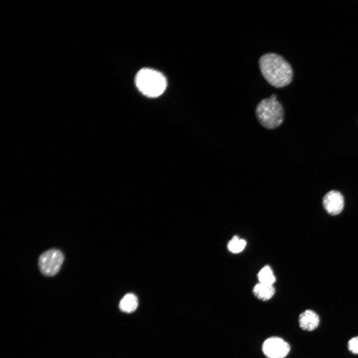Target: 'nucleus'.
Returning a JSON list of instances; mask_svg holds the SVG:
<instances>
[{
  "mask_svg": "<svg viewBox=\"0 0 358 358\" xmlns=\"http://www.w3.org/2000/svg\"><path fill=\"white\" fill-rule=\"evenodd\" d=\"M258 278L259 282L273 285L275 277L270 267L268 266L264 267L259 272Z\"/></svg>",
  "mask_w": 358,
  "mask_h": 358,
  "instance_id": "nucleus-10",
  "label": "nucleus"
},
{
  "mask_svg": "<svg viewBox=\"0 0 358 358\" xmlns=\"http://www.w3.org/2000/svg\"><path fill=\"white\" fill-rule=\"evenodd\" d=\"M246 245L244 239H240L237 236H234L228 244V250L233 253H238L242 251Z\"/></svg>",
  "mask_w": 358,
  "mask_h": 358,
  "instance_id": "nucleus-11",
  "label": "nucleus"
},
{
  "mask_svg": "<svg viewBox=\"0 0 358 358\" xmlns=\"http://www.w3.org/2000/svg\"><path fill=\"white\" fill-rule=\"evenodd\" d=\"M136 85L145 95L156 97L162 94L167 87V81L160 72L150 68L140 70L135 78Z\"/></svg>",
  "mask_w": 358,
  "mask_h": 358,
  "instance_id": "nucleus-3",
  "label": "nucleus"
},
{
  "mask_svg": "<svg viewBox=\"0 0 358 358\" xmlns=\"http://www.w3.org/2000/svg\"><path fill=\"white\" fill-rule=\"evenodd\" d=\"M138 301L136 296L133 293L125 295L119 302L120 309L125 313L134 312L137 308Z\"/></svg>",
  "mask_w": 358,
  "mask_h": 358,
  "instance_id": "nucleus-9",
  "label": "nucleus"
},
{
  "mask_svg": "<svg viewBox=\"0 0 358 358\" xmlns=\"http://www.w3.org/2000/svg\"><path fill=\"white\" fill-rule=\"evenodd\" d=\"M254 295L262 301H268L271 299L275 293L273 285L258 283L253 289Z\"/></svg>",
  "mask_w": 358,
  "mask_h": 358,
  "instance_id": "nucleus-8",
  "label": "nucleus"
},
{
  "mask_svg": "<svg viewBox=\"0 0 358 358\" xmlns=\"http://www.w3.org/2000/svg\"><path fill=\"white\" fill-rule=\"evenodd\" d=\"M319 316L311 310H306L301 313L299 317L300 327L306 331H313L316 329L319 324Z\"/></svg>",
  "mask_w": 358,
  "mask_h": 358,
  "instance_id": "nucleus-7",
  "label": "nucleus"
},
{
  "mask_svg": "<svg viewBox=\"0 0 358 358\" xmlns=\"http://www.w3.org/2000/svg\"><path fill=\"white\" fill-rule=\"evenodd\" d=\"M349 351L355 354H358V336L352 338L348 344Z\"/></svg>",
  "mask_w": 358,
  "mask_h": 358,
  "instance_id": "nucleus-12",
  "label": "nucleus"
},
{
  "mask_svg": "<svg viewBox=\"0 0 358 358\" xmlns=\"http://www.w3.org/2000/svg\"><path fill=\"white\" fill-rule=\"evenodd\" d=\"M259 63L263 76L271 86L282 88L291 82L292 69L281 56L274 53H266L260 57Z\"/></svg>",
  "mask_w": 358,
  "mask_h": 358,
  "instance_id": "nucleus-1",
  "label": "nucleus"
},
{
  "mask_svg": "<svg viewBox=\"0 0 358 358\" xmlns=\"http://www.w3.org/2000/svg\"><path fill=\"white\" fill-rule=\"evenodd\" d=\"M289 345L282 339L273 337L264 342L262 350L268 358H284L290 351Z\"/></svg>",
  "mask_w": 358,
  "mask_h": 358,
  "instance_id": "nucleus-5",
  "label": "nucleus"
},
{
  "mask_svg": "<svg viewBox=\"0 0 358 358\" xmlns=\"http://www.w3.org/2000/svg\"><path fill=\"white\" fill-rule=\"evenodd\" d=\"M64 261V255L59 250L53 249L43 253L38 259V267L45 275L52 276L60 270Z\"/></svg>",
  "mask_w": 358,
  "mask_h": 358,
  "instance_id": "nucleus-4",
  "label": "nucleus"
},
{
  "mask_svg": "<svg viewBox=\"0 0 358 358\" xmlns=\"http://www.w3.org/2000/svg\"><path fill=\"white\" fill-rule=\"evenodd\" d=\"M323 205L329 214L332 215H338L343 209L344 197L342 193L337 190H330L323 197Z\"/></svg>",
  "mask_w": 358,
  "mask_h": 358,
  "instance_id": "nucleus-6",
  "label": "nucleus"
},
{
  "mask_svg": "<svg viewBox=\"0 0 358 358\" xmlns=\"http://www.w3.org/2000/svg\"><path fill=\"white\" fill-rule=\"evenodd\" d=\"M256 115L260 123L268 129H273L282 123L284 109L277 100L275 94L262 99L256 108Z\"/></svg>",
  "mask_w": 358,
  "mask_h": 358,
  "instance_id": "nucleus-2",
  "label": "nucleus"
}]
</instances>
